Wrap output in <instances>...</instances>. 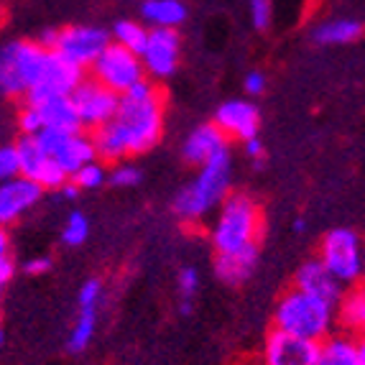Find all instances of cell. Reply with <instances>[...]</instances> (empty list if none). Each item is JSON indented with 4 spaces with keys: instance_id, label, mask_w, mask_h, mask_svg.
<instances>
[{
    "instance_id": "44dd1931",
    "label": "cell",
    "mask_w": 365,
    "mask_h": 365,
    "mask_svg": "<svg viewBox=\"0 0 365 365\" xmlns=\"http://www.w3.org/2000/svg\"><path fill=\"white\" fill-rule=\"evenodd\" d=\"M34 108L38 110L43 128H56V130H64V133H79L82 130V123L77 118L72 98H51L34 105Z\"/></svg>"
},
{
    "instance_id": "f546056e",
    "label": "cell",
    "mask_w": 365,
    "mask_h": 365,
    "mask_svg": "<svg viewBox=\"0 0 365 365\" xmlns=\"http://www.w3.org/2000/svg\"><path fill=\"white\" fill-rule=\"evenodd\" d=\"M250 21L258 31H266L274 21V3L271 0H248Z\"/></svg>"
},
{
    "instance_id": "4316f807",
    "label": "cell",
    "mask_w": 365,
    "mask_h": 365,
    "mask_svg": "<svg viewBox=\"0 0 365 365\" xmlns=\"http://www.w3.org/2000/svg\"><path fill=\"white\" fill-rule=\"evenodd\" d=\"M103 182H105V169L98 161H90V164L79 166L72 174V184L77 189H98V187H103Z\"/></svg>"
},
{
    "instance_id": "8fae6325",
    "label": "cell",
    "mask_w": 365,
    "mask_h": 365,
    "mask_svg": "<svg viewBox=\"0 0 365 365\" xmlns=\"http://www.w3.org/2000/svg\"><path fill=\"white\" fill-rule=\"evenodd\" d=\"M138 56L146 74H151L153 79H169L179 67L182 36L177 34V29H151L146 46L140 49Z\"/></svg>"
},
{
    "instance_id": "30bf717a",
    "label": "cell",
    "mask_w": 365,
    "mask_h": 365,
    "mask_svg": "<svg viewBox=\"0 0 365 365\" xmlns=\"http://www.w3.org/2000/svg\"><path fill=\"white\" fill-rule=\"evenodd\" d=\"M69 98H72V105L77 110L82 128L87 130H95L98 125L108 123L110 118L115 115L118 103H120V95H115V92L108 90L105 85H100L95 77L82 79Z\"/></svg>"
},
{
    "instance_id": "ac0fdd59",
    "label": "cell",
    "mask_w": 365,
    "mask_h": 365,
    "mask_svg": "<svg viewBox=\"0 0 365 365\" xmlns=\"http://www.w3.org/2000/svg\"><path fill=\"white\" fill-rule=\"evenodd\" d=\"M258 263V243L243 245V248L230 250V253H217V261H215V271L225 284L237 287L243 281L250 279L253 268Z\"/></svg>"
},
{
    "instance_id": "7402d4cb",
    "label": "cell",
    "mask_w": 365,
    "mask_h": 365,
    "mask_svg": "<svg viewBox=\"0 0 365 365\" xmlns=\"http://www.w3.org/2000/svg\"><path fill=\"white\" fill-rule=\"evenodd\" d=\"M335 319L342 324V329H345L347 335H360V332H363V327H365V292L360 284L337 299Z\"/></svg>"
},
{
    "instance_id": "74e56055",
    "label": "cell",
    "mask_w": 365,
    "mask_h": 365,
    "mask_svg": "<svg viewBox=\"0 0 365 365\" xmlns=\"http://www.w3.org/2000/svg\"><path fill=\"white\" fill-rule=\"evenodd\" d=\"M49 266H51V261L46 256L31 258V261L26 263V271H29V274H34V276H38V274H46V271H49Z\"/></svg>"
},
{
    "instance_id": "d590c367",
    "label": "cell",
    "mask_w": 365,
    "mask_h": 365,
    "mask_svg": "<svg viewBox=\"0 0 365 365\" xmlns=\"http://www.w3.org/2000/svg\"><path fill=\"white\" fill-rule=\"evenodd\" d=\"M13 274H16V263H13L8 256H0V292L11 284Z\"/></svg>"
},
{
    "instance_id": "8d00e7d4",
    "label": "cell",
    "mask_w": 365,
    "mask_h": 365,
    "mask_svg": "<svg viewBox=\"0 0 365 365\" xmlns=\"http://www.w3.org/2000/svg\"><path fill=\"white\" fill-rule=\"evenodd\" d=\"M245 143V153H248L256 164H263V158H266V151H263V143L258 140V135L256 138H248V140H243Z\"/></svg>"
},
{
    "instance_id": "e0dca14e",
    "label": "cell",
    "mask_w": 365,
    "mask_h": 365,
    "mask_svg": "<svg viewBox=\"0 0 365 365\" xmlns=\"http://www.w3.org/2000/svg\"><path fill=\"white\" fill-rule=\"evenodd\" d=\"M314 365H365V345L353 335L324 337Z\"/></svg>"
},
{
    "instance_id": "83f0119b",
    "label": "cell",
    "mask_w": 365,
    "mask_h": 365,
    "mask_svg": "<svg viewBox=\"0 0 365 365\" xmlns=\"http://www.w3.org/2000/svg\"><path fill=\"white\" fill-rule=\"evenodd\" d=\"M90 235V222L82 212H72L67 217V225H64V232H61V240L67 245H82Z\"/></svg>"
},
{
    "instance_id": "52a82bcc",
    "label": "cell",
    "mask_w": 365,
    "mask_h": 365,
    "mask_svg": "<svg viewBox=\"0 0 365 365\" xmlns=\"http://www.w3.org/2000/svg\"><path fill=\"white\" fill-rule=\"evenodd\" d=\"M90 69L100 85H105L108 90L115 92V95L128 92L135 82H140V79L146 77L143 64H140V56L115 41H110L108 46L100 51L98 59L92 61Z\"/></svg>"
},
{
    "instance_id": "5b68a950",
    "label": "cell",
    "mask_w": 365,
    "mask_h": 365,
    "mask_svg": "<svg viewBox=\"0 0 365 365\" xmlns=\"http://www.w3.org/2000/svg\"><path fill=\"white\" fill-rule=\"evenodd\" d=\"M49 51L38 41H11L0 49V95L24 98L36 85Z\"/></svg>"
},
{
    "instance_id": "7a4b0ae2",
    "label": "cell",
    "mask_w": 365,
    "mask_h": 365,
    "mask_svg": "<svg viewBox=\"0 0 365 365\" xmlns=\"http://www.w3.org/2000/svg\"><path fill=\"white\" fill-rule=\"evenodd\" d=\"M332 322H335V304H329L319 297H312L297 287L289 289L279 299L274 312L276 329L314 342H322L329 335Z\"/></svg>"
},
{
    "instance_id": "cb8c5ba5",
    "label": "cell",
    "mask_w": 365,
    "mask_h": 365,
    "mask_svg": "<svg viewBox=\"0 0 365 365\" xmlns=\"http://www.w3.org/2000/svg\"><path fill=\"white\" fill-rule=\"evenodd\" d=\"M143 19L153 29H177L179 24L187 21V6L182 0H146Z\"/></svg>"
},
{
    "instance_id": "9c48e42d",
    "label": "cell",
    "mask_w": 365,
    "mask_h": 365,
    "mask_svg": "<svg viewBox=\"0 0 365 365\" xmlns=\"http://www.w3.org/2000/svg\"><path fill=\"white\" fill-rule=\"evenodd\" d=\"M108 43L110 36L105 29H98V26H67V29L56 31L51 51L72 61L74 67L90 69L92 61L98 59V54Z\"/></svg>"
},
{
    "instance_id": "1f68e13d",
    "label": "cell",
    "mask_w": 365,
    "mask_h": 365,
    "mask_svg": "<svg viewBox=\"0 0 365 365\" xmlns=\"http://www.w3.org/2000/svg\"><path fill=\"white\" fill-rule=\"evenodd\" d=\"M110 182L115 184V187H135L140 182V171L130 164H120L113 169L110 174Z\"/></svg>"
},
{
    "instance_id": "7c38bea8",
    "label": "cell",
    "mask_w": 365,
    "mask_h": 365,
    "mask_svg": "<svg viewBox=\"0 0 365 365\" xmlns=\"http://www.w3.org/2000/svg\"><path fill=\"white\" fill-rule=\"evenodd\" d=\"M13 148L19 156V174L34 179L41 189H59L69 179L54 158L41 151L34 135H24Z\"/></svg>"
},
{
    "instance_id": "2e32d148",
    "label": "cell",
    "mask_w": 365,
    "mask_h": 365,
    "mask_svg": "<svg viewBox=\"0 0 365 365\" xmlns=\"http://www.w3.org/2000/svg\"><path fill=\"white\" fill-rule=\"evenodd\" d=\"M294 287L312 294V297L324 299L329 304H337V299L342 297V284L322 266V261H307L297 271Z\"/></svg>"
},
{
    "instance_id": "603a6c76",
    "label": "cell",
    "mask_w": 365,
    "mask_h": 365,
    "mask_svg": "<svg viewBox=\"0 0 365 365\" xmlns=\"http://www.w3.org/2000/svg\"><path fill=\"white\" fill-rule=\"evenodd\" d=\"M363 36V24L358 19H329L319 24L312 31L319 46H329V43H353Z\"/></svg>"
},
{
    "instance_id": "277c9868",
    "label": "cell",
    "mask_w": 365,
    "mask_h": 365,
    "mask_svg": "<svg viewBox=\"0 0 365 365\" xmlns=\"http://www.w3.org/2000/svg\"><path fill=\"white\" fill-rule=\"evenodd\" d=\"M263 232V215L258 202L250 195L235 192L222 200V210L215 222L212 243L217 253H230V250L243 248V245L258 243Z\"/></svg>"
},
{
    "instance_id": "d4e9b609",
    "label": "cell",
    "mask_w": 365,
    "mask_h": 365,
    "mask_svg": "<svg viewBox=\"0 0 365 365\" xmlns=\"http://www.w3.org/2000/svg\"><path fill=\"white\" fill-rule=\"evenodd\" d=\"M95 327H98V304H82L79 307V317H77V322H74L72 335H69L72 353H82V350L90 345L92 335H95Z\"/></svg>"
},
{
    "instance_id": "8992f818",
    "label": "cell",
    "mask_w": 365,
    "mask_h": 365,
    "mask_svg": "<svg viewBox=\"0 0 365 365\" xmlns=\"http://www.w3.org/2000/svg\"><path fill=\"white\" fill-rule=\"evenodd\" d=\"M319 261L340 284H358L363 276L360 235L350 227L329 230L319 248Z\"/></svg>"
},
{
    "instance_id": "4dcf8cb0",
    "label": "cell",
    "mask_w": 365,
    "mask_h": 365,
    "mask_svg": "<svg viewBox=\"0 0 365 365\" xmlns=\"http://www.w3.org/2000/svg\"><path fill=\"white\" fill-rule=\"evenodd\" d=\"M19 177V156L13 146H0V182Z\"/></svg>"
},
{
    "instance_id": "f35d334b",
    "label": "cell",
    "mask_w": 365,
    "mask_h": 365,
    "mask_svg": "<svg viewBox=\"0 0 365 365\" xmlns=\"http://www.w3.org/2000/svg\"><path fill=\"white\" fill-rule=\"evenodd\" d=\"M0 256H8V232H6V227H0Z\"/></svg>"
},
{
    "instance_id": "9a60e30c",
    "label": "cell",
    "mask_w": 365,
    "mask_h": 365,
    "mask_svg": "<svg viewBox=\"0 0 365 365\" xmlns=\"http://www.w3.org/2000/svg\"><path fill=\"white\" fill-rule=\"evenodd\" d=\"M215 125L225 138L248 140L258 135L261 118H258V108L248 100H227L215 113Z\"/></svg>"
},
{
    "instance_id": "836d02e7",
    "label": "cell",
    "mask_w": 365,
    "mask_h": 365,
    "mask_svg": "<svg viewBox=\"0 0 365 365\" xmlns=\"http://www.w3.org/2000/svg\"><path fill=\"white\" fill-rule=\"evenodd\" d=\"M100 292H103V284L98 279H90L79 292V307L82 304H98L100 302Z\"/></svg>"
},
{
    "instance_id": "484cf974",
    "label": "cell",
    "mask_w": 365,
    "mask_h": 365,
    "mask_svg": "<svg viewBox=\"0 0 365 365\" xmlns=\"http://www.w3.org/2000/svg\"><path fill=\"white\" fill-rule=\"evenodd\" d=\"M146 38H148V29L135 24V21H118L115 29H113V41L125 46L133 54H140V49L146 46Z\"/></svg>"
},
{
    "instance_id": "3957f363",
    "label": "cell",
    "mask_w": 365,
    "mask_h": 365,
    "mask_svg": "<svg viewBox=\"0 0 365 365\" xmlns=\"http://www.w3.org/2000/svg\"><path fill=\"white\" fill-rule=\"evenodd\" d=\"M230 174H232V158L230 151L222 148L212 158H207L202 164L200 177L189 184L187 189H182L174 200V212L187 222L205 217L210 210L222 202L230 192Z\"/></svg>"
},
{
    "instance_id": "f1b7e54d",
    "label": "cell",
    "mask_w": 365,
    "mask_h": 365,
    "mask_svg": "<svg viewBox=\"0 0 365 365\" xmlns=\"http://www.w3.org/2000/svg\"><path fill=\"white\" fill-rule=\"evenodd\" d=\"M197 289H200V274H197L192 266L182 268V274H179V294H182V312L184 314L192 312V302H195Z\"/></svg>"
},
{
    "instance_id": "d6a6232c",
    "label": "cell",
    "mask_w": 365,
    "mask_h": 365,
    "mask_svg": "<svg viewBox=\"0 0 365 365\" xmlns=\"http://www.w3.org/2000/svg\"><path fill=\"white\" fill-rule=\"evenodd\" d=\"M19 125H21V130H24V135H36L38 130L43 128L41 118H38V110L34 108V105H26V108L21 110Z\"/></svg>"
},
{
    "instance_id": "5bb4252c",
    "label": "cell",
    "mask_w": 365,
    "mask_h": 365,
    "mask_svg": "<svg viewBox=\"0 0 365 365\" xmlns=\"http://www.w3.org/2000/svg\"><path fill=\"white\" fill-rule=\"evenodd\" d=\"M43 189L29 177H13L0 182V227L19 222L31 207H36Z\"/></svg>"
},
{
    "instance_id": "d6986e66",
    "label": "cell",
    "mask_w": 365,
    "mask_h": 365,
    "mask_svg": "<svg viewBox=\"0 0 365 365\" xmlns=\"http://www.w3.org/2000/svg\"><path fill=\"white\" fill-rule=\"evenodd\" d=\"M227 148V138L220 133L217 125H200L197 130H192L184 143V158H187L189 164H197L202 166L207 158H212L217 151Z\"/></svg>"
},
{
    "instance_id": "6da1fadb",
    "label": "cell",
    "mask_w": 365,
    "mask_h": 365,
    "mask_svg": "<svg viewBox=\"0 0 365 365\" xmlns=\"http://www.w3.org/2000/svg\"><path fill=\"white\" fill-rule=\"evenodd\" d=\"M164 133V95L146 77L120 95L115 115L92 130L95 156L103 161H123L146 153Z\"/></svg>"
},
{
    "instance_id": "4fadbf2b",
    "label": "cell",
    "mask_w": 365,
    "mask_h": 365,
    "mask_svg": "<svg viewBox=\"0 0 365 365\" xmlns=\"http://www.w3.org/2000/svg\"><path fill=\"white\" fill-rule=\"evenodd\" d=\"M319 342L307 337L289 335L281 329H271L263 345V360L266 365H314Z\"/></svg>"
},
{
    "instance_id": "60d3db41",
    "label": "cell",
    "mask_w": 365,
    "mask_h": 365,
    "mask_svg": "<svg viewBox=\"0 0 365 365\" xmlns=\"http://www.w3.org/2000/svg\"><path fill=\"white\" fill-rule=\"evenodd\" d=\"M0 342H3V329H0Z\"/></svg>"
},
{
    "instance_id": "ffe728a7",
    "label": "cell",
    "mask_w": 365,
    "mask_h": 365,
    "mask_svg": "<svg viewBox=\"0 0 365 365\" xmlns=\"http://www.w3.org/2000/svg\"><path fill=\"white\" fill-rule=\"evenodd\" d=\"M51 158L61 166V171H64L67 177H72L79 166L95 161V146H92V138H87L82 130H79V133H69L67 138L59 143V148L51 153Z\"/></svg>"
},
{
    "instance_id": "ba28073f",
    "label": "cell",
    "mask_w": 365,
    "mask_h": 365,
    "mask_svg": "<svg viewBox=\"0 0 365 365\" xmlns=\"http://www.w3.org/2000/svg\"><path fill=\"white\" fill-rule=\"evenodd\" d=\"M82 79H85V69L74 67L72 61H67L56 51H49L36 85L26 92V105H38L51 98H69Z\"/></svg>"
},
{
    "instance_id": "ab89813d",
    "label": "cell",
    "mask_w": 365,
    "mask_h": 365,
    "mask_svg": "<svg viewBox=\"0 0 365 365\" xmlns=\"http://www.w3.org/2000/svg\"><path fill=\"white\" fill-rule=\"evenodd\" d=\"M59 189H64V197H69V200H74V197H77V192H79V189L74 187V184H67V182L61 184Z\"/></svg>"
},
{
    "instance_id": "e575fe53",
    "label": "cell",
    "mask_w": 365,
    "mask_h": 365,
    "mask_svg": "<svg viewBox=\"0 0 365 365\" xmlns=\"http://www.w3.org/2000/svg\"><path fill=\"white\" fill-rule=\"evenodd\" d=\"M245 90H248V95H261V92L266 90V77H263V72H258V69L248 72V77H245Z\"/></svg>"
}]
</instances>
